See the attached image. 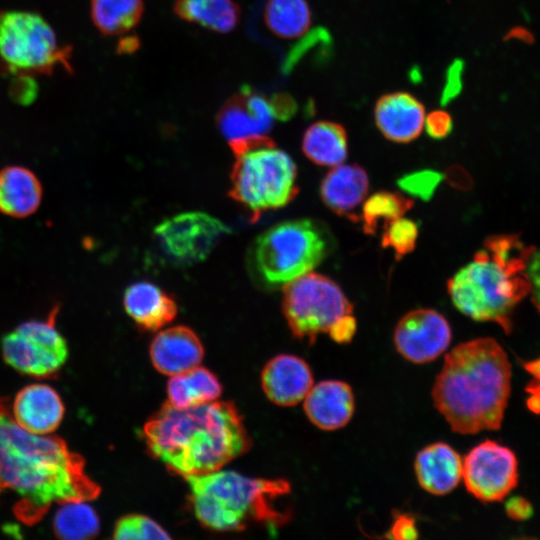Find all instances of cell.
I'll return each instance as SVG.
<instances>
[{"label": "cell", "mask_w": 540, "mask_h": 540, "mask_svg": "<svg viewBox=\"0 0 540 540\" xmlns=\"http://www.w3.org/2000/svg\"><path fill=\"white\" fill-rule=\"evenodd\" d=\"M518 39L520 41H523L525 43H532L534 41L533 34L527 30L524 27H513L511 28L508 33L505 35V40L508 39Z\"/></svg>", "instance_id": "f6af8a7d"}, {"label": "cell", "mask_w": 540, "mask_h": 540, "mask_svg": "<svg viewBox=\"0 0 540 540\" xmlns=\"http://www.w3.org/2000/svg\"><path fill=\"white\" fill-rule=\"evenodd\" d=\"M57 310L45 320H30L5 334L1 350L5 362L21 374L53 378L65 365L69 351L56 327Z\"/></svg>", "instance_id": "30bf717a"}, {"label": "cell", "mask_w": 540, "mask_h": 540, "mask_svg": "<svg viewBox=\"0 0 540 540\" xmlns=\"http://www.w3.org/2000/svg\"><path fill=\"white\" fill-rule=\"evenodd\" d=\"M312 15L306 0H268L264 22L276 36L293 39L307 32Z\"/></svg>", "instance_id": "83f0119b"}, {"label": "cell", "mask_w": 540, "mask_h": 540, "mask_svg": "<svg viewBox=\"0 0 540 540\" xmlns=\"http://www.w3.org/2000/svg\"><path fill=\"white\" fill-rule=\"evenodd\" d=\"M2 489H3V488H2V486H1V484H0V491H1Z\"/></svg>", "instance_id": "bcb514c9"}, {"label": "cell", "mask_w": 540, "mask_h": 540, "mask_svg": "<svg viewBox=\"0 0 540 540\" xmlns=\"http://www.w3.org/2000/svg\"><path fill=\"white\" fill-rule=\"evenodd\" d=\"M330 237L311 219L278 223L251 244L247 263L255 282L275 289L312 271L328 255Z\"/></svg>", "instance_id": "8992f818"}, {"label": "cell", "mask_w": 540, "mask_h": 540, "mask_svg": "<svg viewBox=\"0 0 540 540\" xmlns=\"http://www.w3.org/2000/svg\"><path fill=\"white\" fill-rule=\"evenodd\" d=\"M113 538L119 540L170 539L167 531L156 521L141 514L121 517L113 529Z\"/></svg>", "instance_id": "4dcf8cb0"}, {"label": "cell", "mask_w": 540, "mask_h": 540, "mask_svg": "<svg viewBox=\"0 0 540 540\" xmlns=\"http://www.w3.org/2000/svg\"><path fill=\"white\" fill-rule=\"evenodd\" d=\"M86 502L69 501L59 504L53 518V530L58 538L83 540L91 539L99 533V517Z\"/></svg>", "instance_id": "f1b7e54d"}, {"label": "cell", "mask_w": 540, "mask_h": 540, "mask_svg": "<svg viewBox=\"0 0 540 540\" xmlns=\"http://www.w3.org/2000/svg\"><path fill=\"white\" fill-rule=\"evenodd\" d=\"M369 189L366 171L357 164L334 166L324 177L320 195L324 204L335 214L353 221L359 217L357 208L364 202Z\"/></svg>", "instance_id": "44dd1931"}, {"label": "cell", "mask_w": 540, "mask_h": 540, "mask_svg": "<svg viewBox=\"0 0 540 540\" xmlns=\"http://www.w3.org/2000/svg\"><path fill=\"white\" fill-rule=\"evenodd\" d=\"M140 46L137 36L122 37L117 45V52L120 54H130L135 52Z\"/></svg>", "instance_id": "ee69618b"}, {"label": "cell", "mask_w": 540, "mask_h": 540, "mask_svg": "<svg viewBox=\"0 0 540 540\" xmlns=\"http://www.w3.org/2000/svg\"><path fill=\"white\" fill-rule=\"evenodd\" d=\"M282 311L292 335L312 345L337 320L353 314V305L337 283L310 271L284 285Z\"/></svg>", "instance_id": "9c48e42d"}, {"label": "cell", "mask_w": 540, "mask_h": 540, "mask_svg": "<svg viewBox=\"0 0 540 540\" xmlns=\"http://www.w3.org/2000/svg\"><path fill=\"white\" fill-rule=\"evenodd\" d=\"M10 85V95L18 103L29 104L37 96L38 87L34 81V76L16 75L12 76Z\"/></svg>", "instance_id": "74e56055"}, {"label": "cell", "mask_w": 540, "mask_h": 540, "mask_svg": "<svg viewBox=\"0 0 540 540\" xmlns=\"http://www.w3.org/2000/svg\"><path fill=\"white\" fill-rule=\"evenodd\" d=\"M43 188L38 177L22 166L0 170V212L14 218L33 214L40 206Z\"/></svg>", "instance_id": "603a6c76"}, {"label": "cell", "mask_w": 540, "mask_h": 540, "mask_svg": "<svg viewBox=\"0 0 540 540\" xmlns=\"http://www.w3.org/2000/svg\"><path fill=\"white\" fill-rule=\"evenodd\" d=\"M525 370L531 376L526 386L527 407L534 413H540V357L524 363Z\"/></svg>", "instance_id": "8d00e7d4"}, {"label": "cell", "mask_w": 540, "mask_h": 540, "mask_svg": "<svg viewBox=\"0 0 540 540\" xmlns=\"http://www.w3.org/2000/svg\"><path fill=\"white\" fill-rule=\"evenodd\" d=\"M173 11L184 21L218 33L234 30L241 16L234 0H176Z\"/></svg>", "instance_id": "484cf974"}, {"label": "cell", "mask_w": 540, "mask_h": 540, "mask_svg": "<svg viewBox=\"0 0 540 540\" xmlns=\"http://www.w3.org/2000/svg\"><path fill=\"white\" fill-rule=\"evenodd\" d=\"M534 249L515 234L488 237L447 282L454 306L475 321L494 322L510 333L513 310L530 295L527 266Z\"/></svg>", "instance_id": "277c9868"}, {"label": "cell", "mask_w": 540, "mask_h": 540, "mask_svg": "<svg viewBox=\"0 0 540 540\" xmlns=\"http://www.w3.org/2000/svg\"><path fill=\"white\" fill-rule=\"evenodd\" d=\"M149 353L157 371L173 376L198 366L203 359L204 348L192 329L174 326L154 337Z\"/></svg>", "instance_id": "d6986e66"}, {"label": "cell", "mask_w": 540, "mask_h": 540, "mask_svg": "<svg viewBox=\"0 0 540 540\" xmlns=\"http://www.w3.org/2000/svg\"><path fill=\"white\" fill-rule=\"evenodd\" d=\"M463 70L464 62L460 59L454 60L447 68L445 85L440 99L442 105L451 102L461 92Z\"/></svg>", "instance_id": "e575fe53"}, {"label": "cell", "mask_w": 540, "mask_h": 540, "mask_svg": "<svg viewBox=\"0 0 540 540\" xmlns=\"http://www.w3.org/2000/svg\"><path fill=\"white\" fill-rule=\"evenodd\" d=\"M167 393L172 406L185 409L216 401L222 393V385L210 370L196 366L171 376Z\"/></svg>", "instance_id": "cb8c5ba5"}, {"label": "cell", "mask_w": 540, "mask_h": 540, "mask_svg": "<svg viewBox=\"0 0 540 540\" xmlns=\"http://www.w3.org/2000/svg\"><path fill=\"white\" fill-rule=\"evenodd\" d=\"M443 179L440 172L434 170H421L406 174L398 180L399 187L406 193L429 200Z\"/></svg>", "instance_id": "d6a6232c"}, {"label": "cell", "mask_w": 540, "mask_h": 540, "mask_svg": "<svg viewBox=\"0 0 540 540\" xmlns=\"http://www.w3.org/2000/svg\"><path fill=\"white\" fill-rule=\"evenodd\" d=\"M511 374L508 356L495 339L460 343L446 354L435 378L434 406L455 433L498 430L510 397Z\"/></svg>", "instance_id": "3957f363"}, {"label": "cell", "mask_w": 540, "mask_h": 540, "mask_svg": "<svg viewBox=\"0 0 540 540\" xmlns=\"http://www.w3.org/2000/svg\"><path fill=\"white\" fill-rule=\"evenodd\" d=\"M302 151L317 165H340L348 154L346 130L336 122L317 121L306 129L302 139Z\"/></svg>", "instance_id": "d4e9b609"}, {"label": "cell", "mask_w": 540, "mask_h": 540, "mask_svg": "<svg viewBox=\"0 0 540 540\" xmlns=\"http://www.w3.org/2000/svg\"><path fill=\"white\" fill-rule=\"evenodd\" d=\"M505 511L510 518L520 521L528 519L533 513V508L527 499L515 496L506 502Z\"/></svg>", "instance_id": "7bdbcfd3"}, {"label": "cell", "mask_w": 540, "mask_h": 540, "mask_svg": "<svg viewBox=\"0 0 540 540\" xmlns=\"http://www.w3.org/2000/svg\"><path fill=\"white\" fill-rule=\"evenodd\" d=\"M356 319L353 314L343 316L329 329L328 333L332 340L339 344L349 343L356 332Z\"/></svg>", "instance_id": "60d3db41"}, {"label": "cell", "mask_w": 540, "mask_h": 540, "mask_svg": "<svg viewBox=\"0 0 540 540\" xmlns=\"http://www.w3.org/2000/svg\"><path fill=\"white\" fill-rule=\"evenodd\" d=\"M143 437L152 456L183 477L219 470L251 445L237 408L225 401L185 409L167 402L144 424Z\"/></svg>", "instance_id": "7a4b0ae2"}, {"label": "cell", "mask_w": 540, "mask_h": 540, "mask_svg": "<svg viewBox=\"0 0 540 540\" xmlns=\"http://www.w3.org/2000/svg\"><path fill=\"white\" fill-rule=\"evenodd\" d=\"M229 196L257 221L263 212L281 208L298 193L297 168L292 158L272 145L238 156L230 174Z\"/></svg>", "instance_id": "ba28073f"}, {"label": "cell", "mask_w": 540, "mask_h": 540, "mask_svg": "<svg viewBox=\"0 0 540 540\" xmlns=\"http://www.w3.org/2000/svg\"><path fill=\"white\" fill-rule=\"evenodd\" d=\"M427 134L433 139L446 138L453 129V120L444 110H435L425 117L424 122Z\"/></svg>", "instance_id": "d590c367"}, {"label": "cell", "mask_w": 540, "mask_h": 540, "mask_svg": "<svg viewBox=\"0 0 540 540\" xmlns=\"http://www.w3.org/2000/svg\"><path fill=\"white\" fill-rule=\"evenodd\" d=\"M144 12L143 0H91L90 17L106 36L124 34L134 28Z\"/></svg>", "instance_id": "4316f807"}, {"label": "cell", "mask_w": 540, "mask_h": 540, "mask_svg": "<svg viewBox=\"0 0 540 540\" xmlns=\"http://www.w3.org/2000/svg\"><path fill=\"white\" fill-rule=\"evenodd\" d=\"M0 484L18 496L16 517L39 522L53 504L88 501L100 486L85 470V460L57 436L27 431L12 416L0 396Z\"/></svg>", "instance_id": "6da1fadb"}, {"label": "cell", "mask_w": 540, "mask_h": 540, "mask_svg": "<svg viewBox=\"0 0 540 540\" xmlns=\"http://www.w3.org/2000/svg\"><path fill=\"white\" fill-rule=\"evenodd\" d=\"M229 232L223 222L204 212L174 215L162 221L154 230L165 254L183 265L205 260Z\"/></svg>", "instance_id": "7c38bea8"}, {"label": "cell", "mask_w": 540, "mask_h": 540, "mask_svg": "<svg viewBox=\"0 0 540 540\" xmlns=\"http://www.w3.org/2000/svg\"><path fill=\"white\" fill-rule=\"evenodd\" d=\"M332 42L329 32L325 28L317 27L301 39L287 55L283 65V71L288 73L312 49L318 46Z\"/></svg>", "instance_id": "836d02e7"}, {"label": "cell", "mask_w": 540, "mask_h": 540, "mask_svg": "<svg viewBox=\"0 0 540 540\" xmlns=\"http://www.w3.org/2000/svg\"><path fill=\"white\" fill-rule=\"evenodd\" d=\"M11 413L15 421L27 431L47 435L61 424L65 407L54 388L47 384L34 383L17 393Z\"/></svg>", "instance_id": "e0dca14e"}, {"label": "cell", "mask_w": 540, "mask_h": 540, "mask_svg": "<svg viewBox=\"0 0 540 540\" xmlns=\"http://www.w3.org/2000/svg\"><path fill=\"white\" fill-rule=\"evenodd\" d=\"M467 491L484 502L502 501L518 483V463L512 450L491 440L473 447L463 460Z\"/></svg>", "instance_id": "4fadbf2b"}, {"label": "cell", "mask_w": 540, "mask_h": 540, "mask_svg": "<svg viewBox=\"0 0 540 540\" xmlns=\"http://www.w3.org/2000/svg\"><path fill=\"white\" fill-rule=\"evenodd\" d=\"M418 238L417 224L405 218H398L384 228L381 245L392 248L397 260L412 252Z\"/></svg>", "instance_id": "1f68e13d"}, {"label": "cell", "mask_w": 540, "mask_h": 540, "mask_svg": "<svg viewBox=\"0 0 540 540\" xmlns=\"http://www.w3.org/2000/svg\"><path fill=\"white\" fill-rule=\"evenodd\" d=\"M261 385L267 398L274 404L295 406L304 400L313 386V374L302 358L280 354L264 366Z\"/></svg>", "instance_id": "9a60e30c"}, {"label": "cell", "mask_w": 540, "mask_h": 540, "mask_svg": "<svg viewBox=\"0 0 540 540\" xmlns=\"http://www.w3.org/2000/svg\"><path fill=\"white\" fill-rule=\"evenodd\" d=\"M414 206V201L397 192L381 191L371 195L363 204L360 220L366 234H375L380 228L402 217Z\"/></svg>", "instance_id": "f546056e"}, {"label": "cell", "mask_w": 540, "mask_h": 540, "mask_svg": "<svg viewBox=\"0 0 540 540\" xmlns=\"http://www.w3.org/2000/svg\"><path fill=\"white\" fill-rule=\"evenodd\" d=\"M72 47L59 42L37 12L0 10V73L8 76L73 72Z\"/></svg>", "instance_id": "52a82bcc"}, {"label": "cell", "mask_w": 540, "mask_h": 540, "mask_svg": "<svg viewBox=\"0 0 540 540\" xmlns=\"http://www.w3.org/2000/svg\"><path fill=\"white\" fill-rule=\"evenodd\" d=\"M386 537L403 540L416 539L418 537V530L415 519L408 514L398 513L394 515L393 522Z\"/></svg>", "instance_id": "f35d334b"}, {"label": "cell", "mask_w": 540, "mask_h": 540, "mask_svg": "<svg viewBox=\"0 0 540 540\" xmlns=\"http://www.w3.org/2000/svg\"><path fill=\"white\" fill-rule=\"evenodd\" d=\"M274 120L269 98L249 86H243L231 96L217 114L218 128L235 156L256 147L274 144L267 135Z\"/></svg>", "instance_id": "8fae6325"}, {"label": "cell", "mask_w": 540, "mask_h": 540, "mask_svg": "<svg viewBox=\"0 0 540 540\" xmlns=\"http://www.w3.org/2000/svg\"><path fill=\"white\" fill-rule=\"evenodd\" d=\"M449 322L433 309L420 308L405 314L397 323L393 342L407 361L424 364L437 359L449 346Z\"/></svg>", "instance_id": "5bb4252c"}, {"label": "cell", "mask_w": 540, "mask_h": 540, "mask_svg": "<svg viewBox=\"0 0 540 540\" xmlns=\"http://www.w3.org/2000/svg\"><path fill=\"white\" fill-rule=\"evenodd\" d=\"M275 119L288 121L297 112L296 100L288 93L279 92L269 98Z\"/></svg>", "instance_id": "ab89813d"}, {"label": "cell", "mask_w": 540, "mask_h": 540, "mask_svg": "<svg viewBox=\"0 0 540 540\" xmlns=\"http://www.w3.org/2000/svg\"><path fill=\"white\" fill-rule=\"evenodd\" d=\"M303 401L307 418L325 431L346 426L355 410L353 390L341 380H323L313 385Z\"/></svg>", "instance_id": "ac0fdd59"}, {"label": "cell", "mask_w": 540, "mask_h": 540, "mask_svg": "<svg viewBox=\"0 0 540 540\" xmlns=\"http://www.w3.org/2000/svg\"><path fill=\"white\" fill-rule=\"evenodd\" d=\"M463 460L445 442L431 443L416 455L414 471L420 487L433 495L453 491L462 479Z\"/></svg>", "instance_id": "ffe728a7"}, {"label": "cell", "mask_w": 540, "mask_h": 540, "mask_svg": "<svg viewBox=\"0 0 540 540\" xmlns=\"http://www.w3.org/2000/svg\"><path fill=\"white\" fill-rule=\"evenodd\" d=\"M123 305L128 316L146 331L163 328L177 315L174 298L157 285L146 281L127 287Z\"/></svg>", "instance_id": "7402d4cb"}, {"label": "cell", "mask_w": 540, "mask_h": 540, "mask_svg": "<svg viewBox=\"0 0 540 540\" xmlns=\"http://www.w3.org/2000/svg\"><path fill=\"white\" fill-rule=\"evenodd\" d=\"M425 117L424 105L403 91L382 95L374 108L378 130L386 139L397 143L416 139L423 130Z\"/></svg>", "instance_id": "2e32d148"}, {"label": "cell", "mask_w": 540, "mask_h": 540, "mask_svg": "<svg viewBox=\"0 0 540 540\" xmlns=\"http://www.w3.org/2000/svg\"><path fill=\"white\" fill-rule=\"evenodd\" d=\"M185 479L193 512L208 529L237 531L258 523L275 530L290 517L276 505L290 491L284 479L250 478L221 469Z\"/></svg>", "instance_id": "5b68a950"}, {"label": "cell", "mask_w": 540, "mask_h": 540, "mask_svg": "<svg viewBox=\"0 0 540 540\" xmlns=\"http://www.w3.org/2000/svg\"><path fill=\"white\" fill-rule=\"evenodd\" d=\"M527 273L530 281V295L540 312V248L535 247L533 250L528 262Z\"/></svg>", "instance_id": "b9f144b4"}]
</instances>
